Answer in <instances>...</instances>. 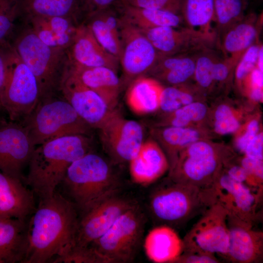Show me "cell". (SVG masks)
<instances>
[{"mask_svg": "<svg viewBox=\"0 0 263 263\" xmlns=\"http://www.w3.org/2000/svg\"><path fill=\"white\" fill-rule=\"evenodd\" d=\"M215 61L210 54L207 53L203 54L196 58L194 76L202 88H208L213 81L212 69Z\"/></svg>", "mask_w": 263, "mask_h": 263, "instance_id": "cell-41", "label": "cell"}, {"mask_svg": "<svg viewBox=\"0 0 263 263\" xmlns=\"http://www.w3.org/2000/svg\"><path fill=\"white\" fill-rule=\"evenodd\" d=\"M58 90L78 115L93 129H98L114 110L110 109L101 96L82 83L67 67Z\"/></svg>", "mask_w": 263, "mask_h": 263, "instance_id": "cell-15", "label": "cell"}, {"mask_svg": "<svg viewBox=\"0 0 263 263\" xmlns=\"http://www.w3.org/2000/svg\"><path fill=\"white\" fill-rule=\"evenodd\" d=\"M215 187L218 201L226 209L228 215L255 225L261 219L259 210L263 196L244 184L235 181L224 171Z\"/></svg>", "mask_w": 263, "mask_h": 263, "instance_id": "cell-16", "label": "cell"}, {"mask_svg": "<svg viewBox=\"0 0 263 263\" xmlns=\"http://www.w3.org/2000/svg\"><path fill=\"white\" fill-rule=\"evenodd\" d=\"M33 17H66L76 21L82 12L80 0H21V11Z\"/></svg>", "mask_w": 263, "mask_h": 263, "instance_id": "cell-32", "label": "cell"}, {"mask_svg": "<svg viewBox=\"0 0 263 263\" xmlns=\"http://www.w3.org/2000/svg\"><path fill=\"white\" fill-rule=\"evenodd\" d=\"M164 87L155 78L146 75L133 80L126 93V102L131 110L138 114L154 112L160 108Z\"/></svg>", "mask_w": 263, "mask_h": 263, "instance_id": "cell-26", "label": "cell"}, {"mask_svg": "<svg viewBox=\"0 0 263 263\" xmlns=\"http://www.w3.org/2000/svg\"><path fill=\"white\" fill-rule=\"evenodd\" d=\"M69 63L84 67H105L117 73L119 60L107 51L84 23L78 25L67 51Z\"/></svg>", "mask_w": 263, "mask_h": 263, "instance_id": "cell-18", "label": "cell"}, {"mask_svg": "<svg viewBox=\"0 0 263 263\" xmlns=\"http://www.w3.org/2000/svg\"><path fill=\"white\" fill-rule=\"evenodd\" d=\"M261 45L254 43L243 54L236 64L235 76L237 80L244 79L257 67Z\"/></svg>", "mask_w": 263, "mask_h": 263, "instance_id": "cell-42", "label": "cell"}, {"mask_svg": "<svg viewBox=\"0 0 263 263\" xmlns=\"http://www.w3.org/2000/svg\"><path fill=\"white\" fill-rule=\"evenodd\" d=\"M27 187L0 171V219L28 220L36 206L35 194Z\"/></svg>", "mask_w": 263, "mask_h": 263, "instance_id": "cell-20", "label": "cell"}, {"mask_svg": "<svg viewBox=\"0 0 263 263\" xmlns=\"http://www.w3.org/2000/svg\"><path fill=\"white\" fill-rule=\"evenodd\" d=\"M21 12V0H1L0 1V42L12 31L19 14Z\"/></svg>", "mask_w": 263, "mask_h": 263, "instance_id": "cell-38", "label": "cell"}, {"mask_svg": "<svg viewBox=\"0 0 263 263\" xmlns=\"http://www.w3.org/2000/svg\"><path fill=\"white\" fill-rule=\"evenodd\" d=\"M76 207L57 191L39 199L27 222L22 263H53L75 245Z\"/></svg>", "mask_w": 263, "mask_h": 263, "instance_id": "cell-1", "label": "cell"}, {"mask_svg": "<svg viewBox=\"0 0 263 263\" xmlns=\"http://www.w3.org/2000/svg\"><path fill=\"white\" fill-rule=\"evenodd\" d=\"M89 135L60 137L36 146L28 163L25 182L39 199L52 195L60 185L69 167L91 152Z\"/></svg>", "mask_w": 263, "mask_h": 263, "instance_id": "cell-2", "label": "cell"}, {"mask_svg": "<svg viewBox=\"0 0 263 263\" xmlns=\"http://www.w3.org/2000/svg\"><path fill=\"white\" fill-rule=\"evenodd\" d=\"M182 0H119L115 5L165 10L179 14Z\"/></svg>", "mask_w": 263, "mask_h": 263, "instance_id": "cell-40", "label": "cell"}, {"mask_svg": "<svg viewBox=\"0 0 263 263\" xmlns=\"http://www.w3.org/2000/svg\"><path fill=\"white\" fill-rule=\"evenodd\" d=\"M109 263L108 260L92 246L74 245L53 263Z\"/></svg>", "mask_w": 263, "mask_h": 263, "instance_id": "cell-37", "label": "cell"}, {"mask_svg": "<svg viewBox=\"0 0 263 263\" xmlns=\"http://www.w3.org/2000/svg\"><path fill=\"white\" fill-rule=\"evenodd\" d=\"M187 28L214 40L216 22L214 0H182L181 11Z\"/></svg>", "mask_w": 263, "mask_h": 263, "instance_id": "cell-28", "label": "cell"}, {"mask_svg": "<svg viewBox=\"0 0 263 263\" xmlns=\"http://www.w3.org/2000/svg\"><path fill=\"white\" fill-rule=\"evenodd\" d=\"M244 156L260 160L263 158V134L258 132L248 144L244 151Z\"/></svg>", "mask_w": 263, "mask_h": 263, "instance_id": "cell-47", "label": "cell"}, {"mask_svg": "<svg viewBox=\"0 0 263 263\" xmlns=\"http://www.w3.org/2000/svg\"><path fill=\"white\" fill-rule=\"evenodd\" d=\"M214 1L216 23L219 29L227 30L243 19L246 6L245 0H214Z\"/></svg>", "mask_w": 263, "mask_h": 263, "instance_id": "cell-34", "label": "cell"}, {"mask_svg": "<svg viewBox=\"0 0 263 263\" xmlns=\"http://www.w3.org/2000/svg\"><path fill=\"white\" fill-rule=\"evenodd\" d=\"M196 58L185 54L160 56L148 74L170 86L180 85L194 75Z\"/></svg>", "mask_w": 263, "mask_h": 263, "instance_id": "cell-29", "label": "cell"}, {"mask_svg": "<svg viewBox=\"0 0 263 263\" xmlns=\"http://www.w3.org/2000/svg\"><path fill=\"white\" fill-rule=\"evenodd\" d=\"M229 244L224 257L235 263H259L263 258V232L254 225L228 215Z\"/></svg>", "mask_w": 263, "mask_h": 263, "instance_id": "cell-17", "label": "cell"}, {"mask_svg": "<svg viewBox=\"0 0 263 263\" xmlns=\"http://www.w3.org/2000/svg\"><path fill=\"white\" fill-rule=\"evenodd\" d=\"M119 0H80L82 12L88 14L111 7Z\"/></svg>", "mask_w": 263, "mask_h": 263, "instance_id": "cell-48", "label": "cell"}, {"mask_svg": "<svg viewBox=\"0 0 263 263\" xmlns=\"http://www.w3.org/2000/svg\"><path fill=\"white\" fill-rule=\"evenodd\" d=\"M233 65L235 64L226 59L215 60L212 69L213 81H223L225 80L229 74L230 67Z\"/></svg>", "mask_w": 263, "mask_h": 263, "instance_id": "cell-49", "label": "cell"}, {"mask_svg": "<svg viewBox=\"0 0 263 263\" xmlns=\"http://www.w3.org/2000/svg\"><path fill=\"white\" fill-rule=\"evenodd\" d=\"M121 43L119 63L125 84L146 75L152 68L159 55L152 45L137 27L119 16Z\"/></svg>", "mask_w": 263, "mask_h": 263, "instance_id": "cell-13", "label": "cell"}, {"mask_svg": "<svg viewBox=\"0 0 263 263\" xmlns=\"http://www.w3.org/2000/svg\"><path fill=\"white\" fill-rule=\"evenodd\" d=\"M30 27L45 44L67 51L73 40L79 24L66 17L37 16L27 18Z\"/></svg>", "mask_w": 263, "mask_h": 263, "instance_id": "cell-23", "label": "cell"}, {"mask_svg": "<svg viewBox=\"0 0 263 263\" xmlns=\"http://www.w3.org/2000/svg\"><path fill=\"white\" fill-rule=\"evenodd\" d=\"M27 221L0 219V263H22Z\"/></svg>", "mask_w": 263, "mask_h": 263, "instance_id": "cell-27", "label": "cell"}, {"mask_svg": "<svg viewBox=\"0 0 263 263\" xmlns=\"http://www.w3.org/2000/svg\"><path fill=\"white\" fill-rule=\"evenodd\" d=\"M12 45L36 76L40 99L55 94L67 66V51L45 44L30 26L19 33Z\"/></svg>", "mask_w": 263, "mask_h": 263, "instance_id": "cell-7", "label": "cell"}, {"mask_svg": "<svg viewBox=\"0 0 263 263\" xmlns=\"http://www.w3.org/2000/svg\"><path fill=\"white\" fill-rule=\"evenodd\" d=\"M1 0H0V1H1Z\"/></svg>", "mask_w": 263, "mask_h": 263, "instance_id": "cell-53", "label": "cell"}, {"mask_svg": "<svg viewBox=\"0 0 263 263\" xmlns=\"http://www.w3.org/2000/svg\"><path fill=\"white\" fill-rule=\"evenodd\" d=\"M60 184L81 211L120 187L111 165L92 151L72 164Z\"/></svg>", "mask_w": 263, "mask_h": 263, "instance_id": "cell-4", "label": "cell"}, {"mask_svg": "<svg viewBox=\"0 0 263 263\" xmlns=\"http://www.w3.org/2000/svg\"><path fill=\"white\" fill-rule=\"evenodd\" d=\"M207 112L206 106L200 102L189 103L170 113L165 120L168 126L188 127L193 123L201 121Z\"/></svg>", "mask_w": 263, "mask_h": 263, "instance_id": "cell-35", "label": "cell"}, {"mask_svg": "<svg viewBox=\"0 0 263 263\" xmlns=\"http://www.w3.org/2000/svg\"><path fill=\"white\" fill-rule=\"evenodd\" d=\"M240 165L258 184L263 186V160L252 158L244 156L241 159Z\"/></svg>", "mask_w": 263, "mask_h": 263, "instance_id": "cell-43", "label": "cell"}, {"mask_svg": "<svg viewBox=\"0 0 263 263\" xmlns=\"http://www.w3.org/2000/svg\"><path fill=\"white\" fill-rule=\"evenodd\" d=\"M228 212L218 201L210 206L182 239V252L225 256L228 247Z\"/></svg>", "mask_w": 263, "mask_h": 263, "instance_id": "cell-10", "label": "cell"}, {"mask_svg": "<svg viewBox=\"0 0 263 263\" xmlns=\"http://www.w3.org/2000/svg\"><path fill=\"white\" fill-rule=\"evenodd\" d=\"M234 154L223 148L199 140L183 149L169 167L173 181L201 188H212Z\"/></svg>", "mask_w": 263, "mask_h": 263, "instance_id": "cell-6", "label": "cell"}, {"mask_svg": "<svg viewBox=\"0 0 263 263\" xmlns=\"http://www.w3.org/2000/svg\"><path fill=\"white\" fill-rule=\"evenodd\" d=\"M218 201L215 187L201 188L176 182L168 177L151 191L150 214L159 225L182 227Z\"/></svg>", "mask_w": 263, "mask_h": 263, "instance_id": "cell-3", "label": "cell"}, {"mask_svg": "<svg viewBox=\"0 0 263 263\" xmlns=\"http://www.w3.org/2000/svg\"><path fill=\"white\" fill-rule=\"evenodd\" d=\"M193 101L192 95L180 85L169 86L163 88L159 109L170 113Z\"/></svg>", "mask_w": 263, "mask_h": 263, "instance_id": "cell-36", "label": "cell"}, {"mask_svg": "<svg viewBox=\"0 0 263 263\" xmlns=\"http://www.w3.org/2000/svg\"><path fill=\"white\" fill-rule=\"evenodd\" d=\"M35 147L21 122L0 120V171L25 182L23 169Z\"/></svg>", "mask_w": 263, "mask_h": 263, "instance_id": "cell-14", "label": "cell"}, {"mask_svg": "<svg viewBox=\"0 0 263 263\" xmlns=\"http://www.w3.org/2000/svg\"><path fill=\"white\" fill-rule=\"evenodd\" d=\"M67 69L96 93L111 109H116L121 87L117 73L105 67H84L68 62Z\"/></svg>", "mask_w": 263, "mask_h": 263, "instance_id": "cell-22", "label": "cell"}, {"mask_svg": "<svg viewBox=\"0 0 263 263\" xmlns=\"http://www.w3.org/2000/svg\"><path fill=\"white\" fill-rule=\"evenodd\" d=\"M136 204L120 216L108 231L90 245L109 263L132 262L142 243L146 219Z\"/></svg>", "mask_w": 263, "mask_h": 263, "instance_id": "cell-8", "label": "cell"}, {"mask_svg": "<svg viewBox=\"0 0 263 263\" xmlns=\"http://www.w3.org/2000/svg\"><path fill=\"white\" fill-rule=\"evenodd\" d=\"M259 127V123L257 120L253 119L249 122L244 133L237 139L236 146L240 151L244 152L248 144L258 134Z\"/></svg>", "mask_w": 263, "mask_h": 263, "instance_id": "cell-45", "label": "cell"}, {"mask_svg": "<svg viewBox=\"0 0 263 263\" xmlns=\"http://www.w3.org/2000/svg\"><path fill=\"white\" fill-rule=\"evenodd\" d=\"M214 127L219 134L225 135L236 132L240 123L229 106L225 104L219 105L214 114Z\"/></svg>", "mask_w": 263, "mask_h": 263, "instance_id": "cell-39", "label": "cell"}, {"mask_svg": "<svg viewBox=\"0 0 263 263\" xmlns=\"http://www.w3.org/2000/svg\"><path fill=\"white\" fill-rule=\"evenodd\" d=\"M249 20L236 23L226 31L223 37L222 48L225 59L235 65L244 52L255 43L257 38V29Z\"/></svg>", "mask_w": 263, "mask_h": 263, "instance_id": "cell-31", "label": "cell"}, {"mask_svg": "<svg viewBox=\"0 0 263 263\" xmlns=\"http://www.w3.org/2000/svg\"><path fill=\"white\" fill-rule=\"evenodd\" d=\"M249 94L250 97L252 100L256 101H261L263 100V88H250Z\"/></svg>", "mask_w": 263, "mask_h": 263, "instance_id": "cell-51", "label": "cell"}, {"mask_svg": "<svg viewBox=\"0 0 263 263\" xmlns=\"http://www.w3.org/2000/svg\"><path fill=\"white\" fill-rule=\"evenodd\" d=\"M129 163L132 181L144 186L156 182L169 168L166 154L159 145L151 139L143 141Z\"/></svg>", "mask_w": 263, "mask_h": 263, "instance_id": "cell-21", "label": "cell"}, {"mask_svg": "<svg viewBox=\"0 0 263 263\" xmlns=\"http://www.w3.org/2000/svg\"><path fill=\"white\" fill-rule=\"evenodd\" d=\"M116 6L122 18L141 30L160 26L179 28L183 21L181 16L167 11Z\"/></svg>", "mask_w": 263, "mask_h": 263, "instance_id": "cell-30", "label": "cell"}, {"mask_svg": "<svg viewBox=\"0 0 263 263\" xmlns=\"http://www.w3.org/2000/svg\"><path fill=\"white\" fill-rule=\"evenodd\" d=\"M21 123L36 147L64 136L90 135L93 129L65 99L55 94L41 99Z\"/></svg>", "mask_w": 263, "mask_h": 263, "instance_id": "cell-5", "label": "cell"}, {"mask_svg": "<svg viewBox=\"0 0 263 263\" xmlns=\"http://www.w3.org/2000/svg\"><path fill=\"white\" fill-rule=\"evenodd\" d=\"M119 191L103 197L81 211L75 245H90L104 235L120 216L137 204L120 195Z\"/></svg>", "mask_w": 263, "mask_h": 263, "instance_id": "cell-11", "label": "cell"}, {"mask_svg": "<svg viewBox=\"0 0 263 263\" xmlns=\"http://www.w3.org/2000/svg\"><path fill=\"white\" fill-rule=\"evenodd\" d=\"M98 130L103 149L115 164L129 163L144 141L141 125L125 118L116 109Z\"/></svg>", "mask_w": 263, "mask_h": 263, "instance_id": "cell-12", "label": "cell"}, {"mask_svg": "<svg viewBox=\"0 0 263 263\" xmlns=\"http://www.w3.org/2000/svg\"><path fill=\"white\" fill-rule=\"evenodd\" d=\"M148 258L156 263H174L181 254L183 243L175 229L158 225L150 230L144 241Z\"/></svg>", "mask_w": 263, "mask_h": 263, "instance_id": "cell-24", "label": "cell"}, {"mask_svg": "<svg viewBox=\"0 0 263 263\" xmlns=\"http://www.w3.org/2000/svg\"><path fill=\"white\" fill-rule=\"evenodd\" d=\"M7 76L2 97L3 111L10 120H23L40 99L37 78L12 45L5 43Z\"/></svg>", "mask_w": 263, "mask_h": 263, "instance_id": "cell-9", "label": "cell"}, {"mask_svg": "<svg viewBox=\"0 0 263 263\" xmlns=\"http://www.w3.org/2000/svg\"><path fill=\"white\" fill-rule=\"evenodd\" d=\"M248 77L249 88H261L263 87V72L257 67L246 77Z\"/></svg>", "mask_w": 263, "mask_h": 263, "instance_id": "cell-50", "label": "cell"}, {"mask_svg": "<svg viewBox=\"0 0 263 263\" xmlns=\"http://www.w3.org/2000/svg\"><path fill=\"white\" fill-rule=\"evenodd\" d=\"M119 19V17L109 7L88 14L84 23L99 44L119 60L121 43Z\"/></svg>", "mask_w": 263, "mask_h": 263, "instance_id": "cell-25", "label": "cell"}, {"mask_svg": "<svg viewBox=\"0 0 263 263\" xmlns=\"http://www.w3.org/2000/svg\"><path fill=\"white\" fill-rule=\"evenodd\" d=\"M215 255L200 252H182L174 263H218Z\"/></svg>", "mask_w": 263, "mask_h": 263, "instance_id": "cell-44", "label": "cell"}, {"mask_svg": "<svg viewBox=\"0 0 263 263\" xmlns=\"http://www.w3.org/2000/svg\"><path fill=\"white\" fill-rule=\"evenodd\" d=\"M140 30L159 56L184 54L190 51L199 50L207 47L212 42L210 39L187 27L160 26Z\"/></svg>", "mask_w": 263, "mask_h": 263, "instance_id": "cell-19", "label": "cell"}, {"mask_svg": "<svg viewBox=\"0 0 263 263\" xmlns=\"http://www.w3.org/2000/svg\"><path fill=\"white\" fill-rule=\"evenodd\" d=\"M257 67L261 70L262 72H263V45H261L259 54H258V60H257Z\"/></svg>", "mask_w": 263, "mask_h": 263, "instance_id": "cell-52", "label": "cell"}, {"mask_svg": "<svg viewBox=\"0 0 263 263\" xmlns=\"http://www.w3.org/2000/svg\"><path fill=\"white\" fill-rule=\"evenodd\" d=\"M152 133L165 149L169 167L183 149L200 140L201 137L199 131L188 127L167 126L161 129L154 130Z\"/></svg>", "mask_w": 263, "mask_h": 263, "instance_id": "cell-33", "label": "cell"}, {"mask_svg": "<svg viewBox=\"0 0 263 263\" xmlns=\"http://www.w3.org/2000/svg\"><path fill=\"white\" fill-rule=\"evenodd\" d=\"M5 42H0V112L3 111L2 97L7 76Z\"/></svg>", "mask_w": 263, "mask_h": 263, "instance_id": "cell-46", "label": "cell"}]
</instances>
